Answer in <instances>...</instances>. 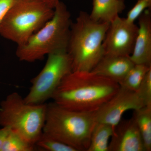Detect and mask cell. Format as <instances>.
I'll return each instance as SVG.
<instances>
[{"mask_svg": "<svg viewBox=\"0 0 151 151\" xmlns=\"http://www.w3.org/2000/svg\"><path fill=\"white\" fill-rule=\"evenodd\" d=\"M120 85L90 71H73L63 78L51 98L63 108L95 112L118 91Z\"/></svg>", "mask_w": 151, "mask_h": 151, "instance_id": "cell-1", "label": "cell"}, {"mask_svg": "<svg viewBox=\"0 0 151 151\" xmlns=\"http://www.w3.org/2000/svg\"><path fill=\"white\" fill-rule=\"evenodd\" d=\"M96 123L94 112L72 111L53 102L47 105L42 133L76 151H87Z\"/></svg>", "mask_w": 151, "mask_h": 151, "instance_id": "cell-2", "label": "cell"}, {"mask_svg": "<svg viewBox=\"0 0 151 151\" xmlns=\"http://www.w3.org/2000/svg\"><path fill=\"white\" fill-rule=\"evenodd\" d=\"M110 24L94 21L81 12L70 28L67 52L73 71H90L104 55L103 42Z\"/></svg>", "mask_w": 151, "mask_h": 151, "instance_id": "cell-3", "label": "cell"}, {"mask_svg": "<svg viewBox=\"0 0 151 151\" xmlns=\"http://www.w3.org/2000/svg\"><path fill=\"white\" fill-rule=\"evenodd\" d=\"M71 24L70 12L65 4L60 1L52 17L26 43L18 46V58L21 61L32 62L46 55L67 52Z\"/></svg>", "mask_w": 151, "mask_h": 151, "instance_id": "cell-4", "label": "cell"}, {"mask_svg": "<svg viewBox=\"0 0 151 151\" xmlns=\"http://www.w3.org/2000/svg\"><path fill=\"white\" fill-rule=\"evenodd\" d=\"M47 105L27 103L18 92H13L0 104V126L35 146L42 133Z\"/></svg>", "mask_w": 151, "mask_h": 151, "instance_id": "cell-5", "label": "cell"}, {"mask_svg": "<svg viewBox=\"0 0 151 151\" xmlns=\"http://www.w3.org/2000/svg\"><path fill=\"white\" fill-rule=\"evenodd\" d=\"M54 9L32 0H16L0 26V35L18 46L24 44L53 16Z\"/></svg>", "mask_w": 151, "mask_h": 151, "instance_id": "cell-6", "label": "cell"}, {"mask_svg": "<svg viewBox=\"0 0 151 151\" xmlns=\"http://www.w3.org/2000/svg\"><path fill=\"white\" fill-rule=\"evenodd\" d=\"M42 70L31 80L29 92L24 97L27 103L40 104L51 98L66 76L73 71L71 58L67 52L48 55Z\"/></svg>", "mask_w": 151, "mask_h": 151, "instance_id": "cell-7", "label": "cell"}, {"mask_svg": "<svg viewBox=\"0 0 151 151\" xmlns=\"http://www.w3.org/2000/svg\"><path fill=\"white\" fill-rule=\"evenodd\" d=\"M138 90L133 91L120 86L113 97L94 112L97 123H105L114 128L122 120L124 113L146 106Z\"/></svg>", "mask_w": 151, "mask_h": 151, "instance_id": "cell-8", "label": "cell"}, {"mask_svg": "<svg viewBox=\"0 0 151 151\" xmlns=\"http://www.w3.org/2000/svg\"><path fill=\"white\" fill-rule=\"evenodd\" d=\"M138 26L126 18L116 17L109 25L103 42L104 55L130 56L134 49Z\"/></svg>", "mask_w": 151, "mask_h": 151, "instance_id": "cell-9", "label": "cell"}, {"mask_svg": "<svg viewBox=\"0 0 151 151\" xmlns=\"http://www.w3.org/2000/svg\"><path fill=\"white\" fill-rule=\"evenodd\" d=\"M110 140L109 151H146L140 132L132 117L120 121Z\"/></svg>", "mask_w": 151, "mask_h": 151, "instance_id": "cell-10", "label": "cell"}, {"mask_svg": "<svg viewBox=\"0 0 151 151\" xmlns=\"http://www.w3.org/2000/svg\"><path fill=\"white\" fill-rule=\"evenodd\" d=\"M137 35L130 58L135 64L151 66V15L146 10L138 18Z\"/></svg>", "mask_w": 151, "mask_h": 151, "instance_id": "cell-11", "label": "cell"}, {"mask_svg": "<svg viewBox=\"0 0 151 151\" xmlns=\"http://www.w3.org/2000/svg\"><path fill=\"white\" fill-rule=\"evenodd\" d=\"M134 64L130 56L104 55L92 71L119 84Z\"/></svg>", "mask_w": 151, "mask_h": 151, "instance_id": "cell-12", "label": "cell"}, {"mask_svg": "<svg viewBox=\"0 0 151 151\" xmlns=\"http://www.w3.org/2000/svg\"><path fill=\"white\" fill-rule=\"evenodd\" d=\"M125 7L124 0H93L89 16L94 21L110 24Z\"/></svg>", "mask_w": 151, "mask_h": 151, "instance_id": "cell-13", "label": "cell"}, {"mask_svg": "<svg viewBox=\"0 0 151 151\" xmlns=\"http://www.w3.org/2000/svg\"><path fill=\"white\" fill-rule=\"evenodd\" d=\"M114 129L109 124L96 123L91 134L87 151H109V141Z\"/></svg>", "mask_w": 151, "mask_h": 151, "instance_id": "cell-14", "label": "cell"}, {"mask_svg": "<svg viewBox=\"0 0 151 151\" xmlns=\"http://www.w3.org/2000/svg\"><path fill=\"white\" fill-rule=\"evenodd\" d=\"M134 119L140 132L146 151L151 150V105L134 111Z\"/></svg>", "mask_w": 151, "mask_h": 151, "instance_id": "cell-15", "label": "cell"}, {"mask_svg": "<svg viewBox=\"0 0 151 151\" xmlns=\"http://www.w3.org/2000/svg\"><path fill=\"white\" fill-rule=\"evenodd\" d=\"M151 69V66L134 64L119 85L130 90L137 91L146 74Z\"/></svg>", "mask_w": 151, "mask_h": 151, "instance_id": "cell-16", "label": "cell"}, {"mask_svg": "<svg viewBox=\"0 0 151 151\" xmlns=\"http://www.w3.org/2000/svg\"><path fill=\"white\" fill-rule=\"evenodd\" d=\"M35 147L18 134L9 129L1 151H32L34 150Z\"/></svg>", "mask_w": 151, "mask_h": 151, "instance_id": "cell-17", "label": "cell"}, {"mask_svg": "<svg viewBox=\"0 0 151 151\" xmlns=\"http://www.w3.org/2000/svg\"><path fill=\"white\" fill-rule=\"evenodd\" d=\"M35 146L47 151H76L70 146L42 133Z\"/></svg>", "mask_w": 151, "mask_h": 151, "instance_id": "cell-18", "label": "cell"}, {"mask_svg": "<svg viewBox=\"0 0 151 151\" xmlns=\"http://www.w3.org/2000/svg\"><path fill=\"white\" fill-rule=\"evenodd\" d=\"M151 6V0H138L134 6L127 14L126 20L130 23H134L135 21Z\"/></svg>", "mask_w": 151, "mask_h": 151, "instance_id": "cell-19", "label": "cell"}, {"mask_svg": "<svg viewBox=\"0 0 151 151\" xmlns=\"http://www.w3.org/2000/svg\"><path fill=\"white\" fill-rule=\"evenodd\" d=\"M138 91L147 105H151V69L146 74Z\"/></svg>", "mask_w": 151, "mask_h": 151, "instance_id": "cell-20", "label": "cell"}, {"mask_svg": "<svg viewBox=\"0 0 151 151\" xmlns=\"http://www.w3.org/2000/svg\"><path fill=\"white\" fill-rule=\"evenodd\" d=\"M16 0H0V26L4 18Z\"/></svg>", "mask_w": 151, "mask_h": 151, "instance_id": "cell-21", "label": "cell"}, {"mask_svg": "<svg viewBox=\"0 0 151 151\" xmlns=\"http://www.w3.org/2000/svg\"><path fill=\"white\" fill-rule=\"evenodd\" d=\"M9 131V128L6 127H2L1 129H0V151H1L3 144Z\"/></svg>", "mask_w": 151, "mask_h": 151, "instance_id": "cell-22", "label": "cell"}, {"mask_svg": "<svg viewBox=\"0 0 151 151\" xmlns=\"http://www.w3.org/2000/svg\"><path fill=\"white\" fill-rule=\"evenodd\" d=\"M32 1H37L45 3L50 7L54 9L60 1V0H32Z\"/></svg>", "mask_w": 151, "mask_h": 151, "instance_id": "cell-23", "label": "cell"}]
</instances>
